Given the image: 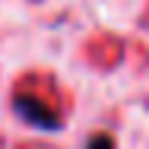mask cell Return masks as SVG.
Masks as SVG:
<instances>
[{"mask_svg": "<svg viewBox=\"0 0 149 149\" xmlns=\"http://www.w3.org/2000/svg\"><path fill=\"white\" fill-rule=\"evenodd\" d=\"M16 111H19L26 120L38 124V127H54V114H51L38 98H26V95H19V98H16Z\"/></svg>", "mask_w": 149, "mask_h": 149, "instance_id": "6da1fadb", "label": "cell"}, {"mask_svg": "<svg viewBox=\"0 0 149 149\" xmlns=\"http://www.w3.org/2000/svg\"><path fill=\"white\" fill-rule=\"evenodd\" d=\"M89 149H114V143H111V136H92Z\"/></svg>", "mask_w": 149, "mask_h": 149, "instance_id": "7a4b0ae2", "label": "cell"}]
</instances>
